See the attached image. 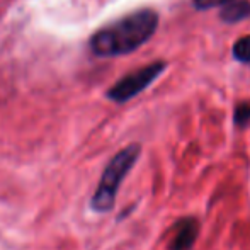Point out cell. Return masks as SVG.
Here are the masks:
<instances>
[{"label": "cell", "mask_w": 250, "mask_h": 250, "mask_svg": "<svg viewBox=\"0 0 250 250\" xmlns=\"http://www.w3.org/2000/svg\"><path fill=\"white\" fill-rule=\"evenodd\" d=\"M233 56L237 62L250 65V34L244 38H238L233 44Z\"/></svg>", "instance_id": "obj_6"}, {"label": "cell", "mask_w": 250, "mask_h": 250, "mask_svg": "<svg viewBox=\"0 0 250 250\" xmlns=\"http://www.w3.org/2000/svg\"><path fill=\"white\" fill-rule=\"evenodd\" d=\"M157 27L158 14L153 9H138L94 33L89 40V48L99 58L129 55L142 48Z\"/></svg>", "instance_id": "obj_1"}, {"label": "cell", "mask_w": 250, "mask_h": 250, "mask_svg": "<svg viewBox=\"0 0 250 250\" xmlns=\"http://www.w3.org/2000/svg\"><path fill=\"white\" fill-rule=\"evenodd\" d=\"M233 123L237 128H247L250 125V104L247 102H242L235 107V112H233Z\"/></svg>", "instance_id": "obj_7"}, {"label": "cell", "mask_w": 250, "mask_h": 250, "mask_svg": "<svg viewBox=\"0 0 250 250\" xmlns=\"http://www.w3.org/2000/svg\"><path fill=\"white\" fill-rule=\"evenodd\" d=\"M142 155V145L140 143H131L119 150L111 160L107 162L104 172L101 175V181L90 198V209L94 213H109L114 209L116 198H118L119 188L123 181L128 177V174L133 170V167L138 162Z\"/></svg>", "instance_id": "obj_2"}, {"label": "cell", "mask_w": 250, "mask_h": 250, "mask_svg": "<svg viewBox=\"0 0 250 250\" xmlns=\"http://www.w3.org/2000/svg\"><path fill=\"white\" fill-rule=\"evenodd\" d=\"M250 16L249 0H230L223 3L220 10V19L227 24H237Z\"/></svg>", "instance_id": "obj_5"}, {"label": "cell", "mask_w": 250, "mask_h": 250, "mask_svg": "<svg viewBox=\"0 0 250 250\" xmlns=\"http://www.w3.org/2000/svg\"><path fill=\"white\" fill-rule=\"evenodd\" d=\"M230 0H192V5L198 10H209L213 7H221Z\"/></svg>", "instance_id": "obj_8"}, {"label": "cell", "mask_w": 250, "mask_h": 250, "mask_svg": "<svg viewBox=\"0 0 250 250\" xmlns=\"http://www.w3.org/2000/svg\"><path fill=\"white\" fill-rule=\"evenodd\" d=\"M199 235V221L194 216L181 218L174 225V237L170 238L168 250H191Z\"/></svg>", "instance_id": "obj_4"}, {"label": "cell", "mask_w": 250, "mask_h": 250, "mask_svg": "<svg viewBox=\"0 0 250 250\" xmlns=\"http://www.w3.org/2000/svg\"><path fill=\"white\" fill-rule=\"evenodd\" d=\"M167 68V63L158 60L150 65H145L128 75L121 77L111 89L105 92V97L116 104H125V102L135 99L138 94H142L145 89H148L151 83L162 75Z\"/></svg>", "instance_id": "obj_3"}]
</instances>
